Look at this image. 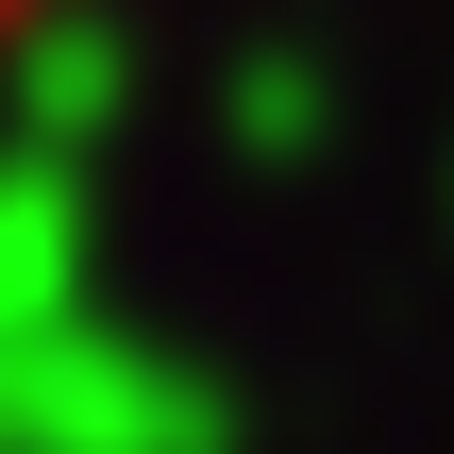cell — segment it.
<instances>
[{
	"label": "cell",
	"instance_id": "cell-1",
	"mask_svg": "<svg viewBox=\"0 0 454 454\" xmlns=\"http://www.w3.org/2000/svg\"><path fill=\"white\" fill-rule=\"evenodd\" d=\"M0 454H236V387L118 320H0Z\"/></svg>",
	"mask_w": 454,
	"mask_h": 454
},
{
	"label": "cell",
	"instance_id": "cell-2",
	"mask_svg": "<svg viewBox=\"0 0 454 454\" xmlns=\"http://www.w3.org/2000/svg\"><path fill=\"white\" fill-rule=\"evenodd\" d=\"M118 118H135V34H118V17H34V34H17V67H0V135L84 168Z\"/></svg>",
	"mask_w": 454,
	"mask_h": 454
},
{
	"label": "cell",
	"instance_id": "cell-3",
	"mask_svg": "<svg viewBox=\"0 0 454 454\" xmlns=\"http://www.w3.org/2000/svg\"><path fill=\"white\" fill-rule=\"evenodd\" d=\"M101 270V219H84V168L67 152H17L0 135V320H67Z\"/></svg>",
	"mask_w": 454,
	"mask_h": 454
},
{
	"label": "cell",
	"instance_id": "cell-4",
	"mask_svg": "<svg viewBox=\"0 0 454 454\" xmlns=\"http://www.w3.org/2000/svg\"><path fill=\"white\" fill-rule=\"evenodd\" d=\"M219 135H236L253 168H303V152L337 135V67H320V51H236V67H219Z\"/></svg>",
	"mask_w": 454,
	"mask_h": 454
}]
</instances>
